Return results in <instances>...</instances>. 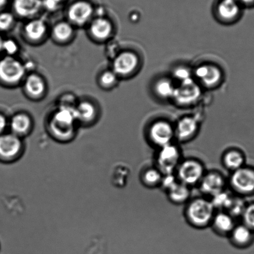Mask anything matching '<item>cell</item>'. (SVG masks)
<instances>
[{
    "label": "cell",
    "instance_id": "cell-1",
    "mask_svg": "<svg viewBox=\"0 0 254 254\" xmlns=\"http://www.w3.org/2000/svg\"><path fill=\"white\" fill-rule=\"evenodd\" d=\"M216 212L210 199L202 196L190 199L186 204L184 215L192 228L204 229L210 226Z\"/></svg>",
    "mask_w": 254,
    "mask_h": 254
},
{
    "label": "cell",
    "instance_id": "cell-2",
    "mask_svg": "<svg viewBox=\"0 0 254 254\" xmlns=\"http://www.w3.org/2000/svg\"><path fill=\"white\" fill-rule=\"evenodd\" d=\"M76 122L75 108L66 106L59 108L49 125L52 136L60 142L70 141L75 135Z\"/></svg>",
    "mask_w": 254,
    "mask_h": 254
},
{
    "label": "cell",
    "instance_id": "cell-3",
    "mask_svg": "<svg viewBox=\"0 0 254 254\" xmlns=\"http://www.w3.org/2000/svg\"><path fill=\"white\" fill-rule=\"evenodd\" d=\"M206 172L205 166L200 160L187 158L182 160L175 175L179 182L191 188L198 186Z\"/></svg>",
    "mask_w": 254,
    "mask_h": 254
},
{
    "label": "cell",
    "instance_id": "cell-4",
    "mask_svg": "<svg viewBox=\"0 0 254 254\" xmlns=\"http://www.w3.org/2000/svg\"><path fill=\"white\" fill-rule=\"evenodd\" d=\"M182 159L181 148L173 142L157 149L154 166L163 175L174 174Z\"/></svg>",
    "mask_w": 254,
    "mask_h": 254
},
{
    "label": "cell",
    "instance_id": "cell-5",
    "mask_svg": "<svg viewBox=\"0 0 254 254\" xmlns=\"http://www.w3.org/2000/svg\"><path fill=\"white\" fill-rule=\"evenodd\" d=\"M147 139L149 144L157 149L172 144L175 140L174 126L164 120L155 121L148 127Z\"/></svg>",
    "mask_w": 254,
    "mask_h": 254
},
{
    "label": "cell",
    "instance_id": "cell-6",
    "mask_svg": "<svg viewBox=\"0 0 254 254\" xmlns=\"http://www.w3.org/2000/svg\"><path fill=\"white\" fill-rule=\"evenodd\" d=\"M201 87L194 78L177 84L172 100L182 107H191L196 104L201 97Z\"/></svg>",
    "mask_w": 254,
    "mask_h": 254
},
{
    "label": "cell",
    "instance_id": "cell-7",
    "mask_svg": "<svg viewBox=\"0 0 254 254\" xmlns=\"http://www.w3.org/2000/svg\"><path fill=\"white\" fill-rule=\"evenodd\" d=\"M24 151L21 137L13 133L0 135V162L9 164L20 159Z\"/></svg>",
    "mask_w": 254,
    "mask_h": 254
},
{
    "label": "cell",
    "instance_id": "cell-8",
    "mask_svg": "<svg viewBox=\"0 0 254 254\" xmlns=\"http://www.w3.org/2000/svg\"><path fill=\"white\" fill-rule=\"evenodd\" d=\"M193 78L202 87L213 89L223 80V71L218 65L211 63L201 64L193 70Z\"/></svg>",
    "mask_w": 254,
    "mask_h": 254
},
{
    "label": "cell",
    "instance_id": "cell-9",
    "mask_svg": "<svg viewBox=\"0 0 254 254\" xmlns=\"http://www.w3.org/2000/svg\"><path fill=\"white\" fill-rule=\"evenodd\" d=\"M243 8L238 0H216L213 11L216 20L222 24H231L240 19Z\"/></svg>",
    "mask_w": 254,
    "mask_h": 254
},
{
    "label": "cell",
    "instance_id": "cell-10",
    "mask_svg": "<svg viewBox=\"0 0 254 254\" xmlns=\"http://www.w3.org/2000/svg\"><path fill=\"white\" fill-rule=\"evenodd\" d=\"M228 185L234 193L240 195H248L254 192V171L243 167L231 172Z\"/></svg>",
    "mask_w": 254,
    "mask_h": 254
},
{
    "label": "cell",
    "instance_id": "cell-11",
    "mask_svg": "<svg viewBox=\"0 0 254 254\" xmlns=\"http://www.w3.org/2000/svg\"><path fill=\"white\" fill-rule=\"evenodd\" d=\"M26 68L20 61L6 56L0 59V81L13 85L19 82L25 75Z\"/></svg>",
    "mask_w": 254,
    "mask_h": 254
},
{
    "label": "cell",
    "instance_id": "cell-12",
    "mask_svg": "<svg viewBox=\"0 0 254 254\" xmlns=\"http://www.w3.org/2000/svg\"><path fill=\"white\" fill-rule=\"evenodd\" d=\"M227 186L228 180L223 174L217 171H206L198 187L202 195L210 199L225 191Z\"/></svg>",
    "mask_w": 254,
    "mask_h": 254
},
{
    "label": "cell",
    "instance_id": "cell-13",
    "mask_svg": "<svg viewBox=\"0 0 254 254\" xmlns=\"http://www.w3.org/2000/svg\"><path fill=\"white\" fill-rule=\"evenodd\" d=\"M200 123L193 116L181 118L174 126L175 140L181 144L191 141L198 135Z\"/></svg>",
    "mask_w": 254,
    "mask_h": 254
},
{
    "label": "cell",
    "instance_id": "cell-14",
    "mask_svg": "<svg viewBox=\"0 0 254 254\" xmlns=\"http://www.w3.org/2000/svg\"><path fill=\"white\" fill-rule=\"evenodd\" d=\"M139 56L132 51H124L116 57L113 64V71L118 76H130L140 68Z\"/></svg>",
    "mask_w": 254,
    "mask_h": 254
},
{
    "label": "cell",
    "instance_id": "cell-15",
    "mask_svg": "<svg viewBox=\"0 0 254 254\" xmlns=\"http://www.w3.org/2000/svg\"><path fill=\"white\" fill-rule=\"evenodd\" d=\"M94 11V7L88 0H75L68 6L67 16L71 23L81 25L92 18Z\"/></svg>",
    "mask_w": 254,
    "mask_h": 254
},
{
    "label": "cell",
    "instance_id": "cell-16",
    "mask_svg": "<svg viewBox=\"0 0 254 254\" xmlns=\"http://www.w3.org/2000/svg\"><path fill=\"white\" fill-rule=\"evenodd\" d=\"M236 225L235 219L226 211H216L211 221L210 228L214 233L228 238Z\"/></svg>",
    "mask_w": 254,
    "mask_h": 254
},
{
    "label": "cell",
    "instance_id": "cell-17",
    "mask_svg": "<svg viewBox=\"0 0 254 254\" xmlns=\"http://www.w3.org/2000/svg\"><path fill=\"white\" fill-rule=\"evenodd\" d=\"M14 13L23 18H31L43 8V0H11Z\"/></svg>",
    "mask_w": 254,
    "mask_h": 254
},
{
    "label": "cell",
    "instance_id": "cell-18",
    "mask_svg": "<svg viewBox=\"0 0 254 254\" xmlns=\"http://www.w3.org/2000/svg\"><path fill=\"white\" fill-rule=\"evenodd\" d=\"M190 187L177 181L165 191L168 199L176 205L186 204L191 198Z\"/></svg>",
    "mask_w": 254,
    "mask_h": 254
},
{
    "label": "cell",
    "instance_id": "cell-19",
    "mask_svg": "<svg viewBox=\"0 0 254 254\" xmlns=\"http://www.w3.org/2000/svg\"><path fill=\"white\" fill-rule=\"evenodd\" d=\"M232 245L237 248H245L253 240V231L244 224L236 225L228 237Z\"/></svg>",
    "mask_w": 254,
    "mask_h": 254
},
{
    "label": "cell",
    "instance_id": "cell-20",
    "mask_svg": "<svg viewBox=\"0 0 254 254\" xmlns=\"http://www.w3.org/2000/svg\"><path fill=\"white\" fill-rule=\"evenodd\" d=\"M245 159L240 150L229 148L223 152L221 156V163L227 171L233 172L244 167Z\"/></svg>",
    "mask_w": 254,
    "mask_h": 254
},
{
    "label": "cell",
    "instance_id": "cell-21",
    "mask_svg": "<svg viewBox=\"0 0 254 254\" xmlns=\"http://www.w3.org/2000/svg\"><path fill=\"white\" fill-rule=\"evenodd\" d=\"M177 84L172 78L162 77L158 79L153 85L155 96L160 100H172Z\"/></svg>",
    "mask_w": 254,
    "mask_h": 254
},
{
    "label": "cell",
    "instance_id": "cell-22",
    "mask_svg": "<svg viewBox=\"0 0 254 254\" xmlns=\"http://www.w3.org/2000/svg\"><path fill=\"white\" fill-rule=\"evenodd\" d=\"M11 132L19 137L28 135L30 132L32 123L28 115L21 113L14 115L9 123Z\"/></svg>",
    "mask_w": 254,
    "mask_h": 254
},
{
    "label": "cell",
    "instance_id": "cell-23",
    "mask_svg": "<svg viewBox=\"0 0 254 254\" xmlns=\"http://www.w3.org/2000/svg\"><path fill=\"white\" fill-rule=\"evenodd\" d=\"M163 175L157 168L148 167L143 170L140 175L141 184L147 189L159 188L162 181Z\"/></svg>",
    "mask_w": 254,
    "mask_h": 254
},
{
    "label": "cell",
    "instance_id": "cell-24",
    "mask_svg": "<svg viewBox=\"0 0 254 254\" xmlns=\"http://www.w3.org/2000/svg\"><path fill=\"white\" fill-rule=\"evenodd\" d=\"M90 30L96 39L104 40L109 38L112 34L113 26L108 19L98 18L91 23Z\"/></svg>",
    "mask_w": 254,
    "mask_h": 254
},
{
    "label": "cell",
    "instance_id": "cell-25",
    "mask_svg": "<svg viewBox=\"0 0 254 254\" xmlns=\"http://www.w3.org/2000/svg\"><path fill=\"white\" fill-rule=\"evenodd\" d=\"M47 30L45 23L41 19H33L26 24L24 31L31 40H39L45 34Z\"/></svg>",
    "mask_w": 254,
    "mask_h": 254
},
{
    "label": "cell",
    "instance_id": "cell-26",
    "mask_svg": "<svg viewBox=\"0 0 254 254\" xmlns=\"http://www.w3.org/2000/svg\"><path fill=\"white\" fill-rule=\"evenodd\" d=\"M25 88L29 94L38 97L45 91V83L40 76L32 74L26 79Z\"/></svg>",
    "mask_w": 254,
    "mask_h": 254
},
{
    "label": "cell",
    "instance_id": "cell-27",
    "mask_svg": "<svg viewBox=\"0 0 254 254\" xmlns=\"http://www.w3.org/2000/svg\"><path fill=\"white\" fill-rule=\"evenodd\" d=\"M77 121L87 122L92 120L95 117V110L92 103L87 102H81L75 108Z\"/></svg>",
    "mask_w": 254,
    "mask_h": 254
},
{
    "label": "cell",
    "instance_id": "cell-28",
    "mask_svg": "<svg viewBox=\"0 0 254 254\" xmlns=\"http://www.w3.org/2000/svg\"><path fill=\"white\" fill-rule=\"evenodd\" d=\"M72 26L67 22H61L57 24L53 29L54 38L59 41L68 40L73 34Z\"/></svg>",
    "mask_w": 254,
    "mask_h": 254
},
{
    "label": "cell",
    "instance_id": "cell-29",
    "mask_svg": "<svg viewBox=\"0 0 254 254\" xmlns=\"http://www.w3.org/2000/svg\"><path fill=\"white\" fill-rule=\"evenodd\" d=\"M172 79L179 83L193 78V70L186 66H178L175 68L172 72Z\"/></svg>",
    "mask_w": 254,
    "mask_h": 254
},
{
    "label": "cell",
    "instance_id": "cell-30",
    "mask_svg": "<svg viewBox=\"0 0 254 254\" xmlns=\"http://www.w3.org/2000/svg\"><path fill=\"white\" fill-rule=\"evenodd\" d=\"M244 225L252 231L254 230V203L246 206L243 214H242Z\"/></svg>",
    "mask_w": 254,
    "mask_h": 254
},
{
    "label": "cell",
    "instance_id": "cell-31",
    "mask_svg": "<svg viewBox=\"0 0 254 254\" xmlns=\"http://www.w3.org/2000/svg\"><path fill=\"white\" fill-rule=\"evenodd\" d=\"M14 21V17L10 12L2 11L0 12V31L8 30Z\"/></svg>",
    "mask_w": 254,
    "mask_h": 254
},
{
    "label": "cell",
    "instance_id": "cell-32",
    "mask_svg": "<svg viewBox=\"0 0 254 254\" xmlns=\"http://www.w3.org/2000/svg\"><path fill=\"white\" fill-rule=\"evenodd\" d=\"M118 75L114 71H106L101 76L100 81L103 85L110 86L114 85L117 81Z\"/></svg>",
    "mask_w": 254,
    "mask_h": 254
},
{
    "label": "cell",
    "instance_id": "cell-33",
    "mask_svg": "<svg viewBox=\"0 0 254 254\" xmlns=\"http://www.w3.org/2000/svg\"><path fill=\"white\" fill-rule=\"evenodd\" d=\"M18 50V47L14 41L11 40V39H6L3 42V52H5L8 56H11L13 55Z\"/></svg>",
    "mask_w": 254,
    "mask_h": 254
},
{
    "label": "cell",
    "instance_id": "cell-34",
    "mask_svg": "<svg viewBox=\"0 0 254 254\" xmlns=\"http://www.w3.org/2000/svg\"><path fill=\"white\" fill-rule=\"evenodd\" d=\"M63 1V0H43V8L45 7L49 9H55Z\"/></svg>",
    "mask_w": 254,
    "mask_h": 254
},
{
    "label": "cell",
    "instance_id": "cell-35",
    "mask_svg": "<svg viewBox=\"0 0 254 254\" xmlns=\"http://www.w3.org/2000/svg\"><path fill=\"white\" fill-rule=\"evenodd\" d=\"M9 123L6 118L3 115L0 113V135L5 133L7 127H8Z\"/></svg>",
    "mask_w": 254,
    "mask_h": 254
},
{
    "label": "cell",
    "instance_id": "cell-36",
    "mask_svg": "<svg viewBox=\"0 0 254 254\" xmlns=\"http://www.w3.org/2000/svg\"><path fill=\"white\" fill-rule=\"evenodd\" d=\"M243 8L254 6V0H238Z\"/></svg>",
    "mask_w": 254,
    "mask_h": 254
},
{
    "label": "cell",
    "instance_id": "cell-37",
    "mask_svg": "<svg viewBox=\"0 0 254 254\" xmlns=\"http://www.w3.org/2000/svg\"><path fill=\"white\" fill-rule=\"evenodd\" d=\"M10 0H0V12L4 11V9L9 3Z\"/></svg>",
    "mask_w": 254,
    "mask_h": 254
},
{
    "label": "cell",
    "instance_id": "cell-38",
    "mask_svg": "<svg viewBox=\"0 0 254 254\" xmlns=\"http://www.w3.org/2000/svg\"><path fill=\"white\" fill-rule=\"evenodd\" d=\"M3 42L4 39L2 38L1 36L0 35V54L3 53Z\"/></svg>",
    "mask_w": 254,
    "mask_h": 254
}]
</instances>
